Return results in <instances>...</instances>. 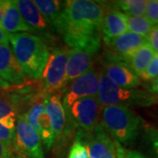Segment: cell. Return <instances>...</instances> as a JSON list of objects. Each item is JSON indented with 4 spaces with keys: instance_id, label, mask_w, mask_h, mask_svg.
I'll list each match as a JSON object with an SVG mask.
<instances>
[{
    "instance_id": "1",
    "label": "cell",
    "mask_w": 158,
    "mask_h": 158,
    "mask_svg": "<svg viewBox=\"0 0 158 158\" xmlns=\"http://www.w3.org/2000/svg\"><path fill=\"white\" fill-rule=\"evenodd\" d=\"M104 15L105 8L98 2L66 1L53 27L71 49L85 51L95 56L101 47Z\"/></svg>"
},
{
    "instance_id": "2",
    "label": "cell",
    "mask_w": 158,
    "mask_h": 158,
    "mask_svg": "<svg viewBox=\"0 0 158 158\" xmlns=\"http://www.w3.org/2000/svg\"><path fill=\"white\" fill-rule=\"evenodd\" d=\"M11 49L25 76L40 78L49 51L43 40L29 33L9 34Z\"/></svg>"
},
{
    "instance_id": "3",
    "label": "cell",
    "mask_w": 158,
    "mask_h": 158,
    "mask_svg": "<svg viewBox=\"0 0 158 158\" xmlns=\"http://www.w3.org/2000/svg\"><path fill=\"white\" fill-rule=\"evenodd\" d=\"M142 120L129 107L113 106L103 107L102 127L118 144L128 145L138 137Z\"/></svg>"
},
{
    "instance_id": "4",
    "label": "cell",
    "mask_w": 158,
    "mask_h": 158,
    "mask_svg": "<svg viewBox=\"0 0 158 158\" xmlns=\"http://www.w3.org/2000/svg\"><path fill=\"white\" fill-rule=\"evenodd\" d=\"M97 98L101 107L149 106L157 102V98L147 91L139 89L123 88L115 85L102 70L99 72V85Z\"/></svg>"
},
{
    "instance_id": "5",
    "label": "cell",
    "mask_w": 158,
    "mask_h": 158,
    "mask_svg": "<svg viewBox=\"0 0 158 158\" xmlns=\"http://www.w3.org/2000/svg\"><path fill=\"white\" fill-rule=\"evenodd\" d=\"M69 49L57 48L49 54L40 80L43 92L47 96L56 94L63 90L67 71V62Z\"/></svg>"
},
{
    "instance_id": "6",
    "label": "cell",
    "mask_w": 158,
    "mask_h": 158,
    "mask_svg": "<svg viewBox=\"0 0 158 158\" xmlns=\"http://www.w3.org/2000/svg\"><path fill=\"white\" fill-rule=\"evenodd\" d=\"M100 107L97 96L80 98L65 109L68 122L75 123L85 133H90L98 124Z\"/></svg>"
},
{
    "instance_id": "7",
    "label": "cell",
    "mask_w": 158,
    "mask_h": 158,
    "mask_svg": "<svg viewBox=\"0 0 158 158\" xmlns=\"http://www.w3.org/2000/svg\"><path fill=\"white\" fill-rule=\"evenodd\" d=\"M12 149L27 158H45L39 134L27 122L22 114L17 116L15 141Z\"/></svg>"
},
{
    "instance_id": "8",
    "label": "cell",
    "mask_w": 158,
    "mask_h": 158,
    "mask_svg": "<svg viewBox=\"0 0 158 158\" xmlns=\"http://www.w3.org/2000/svg\"><path fill=\"white\" fill-rule=\"evenodd\" d=\"M77 136L87 148L89 158H116L114 141L100 124L97 125L90 133L80 130Z\"/></svg>"
},
{
    "instance_id": "9",
    "label": "cell",
    "mask_w": 158,
    "mask_h": 158,
    "mask_svg": "<svg viewBox=\"0 0 158 158\" xmlns=\"http://www.w3.org/2000/svg\"><path fill=\"white\" fill-rule=\"evenodd\" d=\"M99 85V72L91 68L86 73L73 80L68 88L63 89L62 104L65 109L83 98L96 97Z\"/></svg>"
},
{
    "instance_id": "10",
    "label": "cell",
    "mask_w": 158,
    "mask_h": 158,
    "mask_svg": "<svg viewBox=\"0 0 158 158\" xmlns=\"http://www.w3.org/2000/svg\"><path fill=\"white\" fill-rule=\"evenodd\" d=\"M101 70L115 85L123 88L135 89L141 84L137 74L127 62L110 55L106 56Z\"/></svg>"
},
{
    "instance_id": "11",
    "label": "cell",
    "mask_w": 158,
    "mask_h": 158,
    "mask_svg": "<svg viewBox=\"0 0 158 158\" xmlns=\"http://www.w3.org/2000/svg\"><path fill=\"white\" fill-rule=\"evenodd\" d=\"M26 76L19 67L12 54L9 44L0 45V85L3 87L9 85H21Z\"/></svg>"
},
{
    "instance_id": "12",
    "label": "cell",
    "mask_w": 158,
    "mask_h": 158,
    "mask_svg": "<svg viewBox=\"0 0 158 158\" xmlns=\"http://www.w3.org/2000/svg\"><path fill=\"white\" fill-rule=\"evenodd\" d=\"M147 42L146 37L131 32H127L110 40L106 43V45L111 51V53L108 55L127 62L131 56Z\"/></svg>"
},
{
    "instance_id": "13",
    "label": "cell",
    "mask_w": 158,
    "mask_h": 158,
    "mask_svg": "<svg viewBox=\"0 0 158 158\" xmlns=\"http://www.w3.org/2000/svg\"><path fill=\"white\" fill-rule=\"evenodd\" d=\"M45 109L46 113L50 120L51 128L54 135V140L56 142L64 134L69 123L61 95L54 94L47 97Z\"/></svg>"
},
{
    "instance_id": "14",
    "label": "cell",
    "mask_w": 158,
    "mask_h": 158,
    "mask_svg": "<svg viewBox=\"0 0 158 158\" xmlns=\"http://www.w3.org/2000/svg\"><path fill=\"white\" fill-rule=\"evenodd\" d=\"M102 35L105 43L127 32V16L116 9L105 10L101 27Z\"/></svg>"
},
{
    "instance_id": "15",
    "label": "cell",
    "mask_w": 158,
    "mask_h": 158,
    "mask_svg": "<svg viewBox=\"0 0 158 158\" xmlns=\"http://www.w3.org/2000/svg\"><path fill=\"white\" fill-rule=\"evenodd\" d=\"M4 7V17L1 24V27L8 34L18 33H29L34 30L24 21L19 11L18 10L15 1L6 0L2 1Z\"/></svg>"
},
{
    "instance_id": "16",
    "label": "cell",
    "mask_w": 158,
    "mask_h": 158,
    "mask_svg": "<svg viewBox=\"0 0 158 158\" xmlns=\"http://www.w3.org/2000/svg\"><path fill=\"white\" fill-rule=\"evenodd\" d=\"M92 55L78 49H70L69 53L65 85L73 81L92 68Z\"/></svg>"
},
{
    "instance_id": "17",
    "label": "cell",
    "mask_w": 158,
    "mask_h": 158,
    "mask_svg": "<svg viewBox=\"0 0 158 158\" xmlns=\"http://www.w3.org/2000/svg\"><path fill=\"white\" fill-rule=\"evenodd\" d=\"M15 4L24 21L34 30V32L47 28L48 23L34 5V1L17 0L15 1Z\"/></svg>"
},
{
    "instance_id": "18",
    "label": "cell",
    "mask_w": 158,
    "mask_h": 158,
    "mask_svg": "<svg viewBox=\"0 0 158 158\" xmlns=\"http://www.w3.org/2000/svg\"><path fill=\"white\" fill-rule=\"evenodd\" d=\"M154 55L155 52L150 45L147 42L144 45L141 46V48H139L131 56L127 63L137 74V76L140 77L147 69L148 65L151 61Z\"/></svg>"
},
{
    "instance_id": "19",
    "label": "cell",
    "mask_w": 158,
    "mask_h": 158,
    "mask_svg": "<svg viewBox=\"0 0 158 158\" xmlns=\"http://www.w3.org/2000/svg\"><path fill=\"white\" fill-rule=\"evenodd\" d=\"M18 115L19 110L12 97L0 96V124L8 129H15Z\"/></svg>"
},
{
    "instance_id": "20",
    "label": "cell",
    "mask_w": 158,
    "mask_h": 158,
    "mask_svg": "<svg viewBox=\"0 0 158 158\" xmlns=\"http://www.w3.org/2000/svg\"><path fill=\"white\" fill-rule=\"evenodd\" d=\"M148 1L146 0H121L113 2V7L121 11L128 17H140L145 14Z\"/></svg>"
},
{
    "instance_id": "21",
    "label": "cell",
    "mask_w": 158,
    "mask_h": 158,
    "mask_svg": "<svg viewBox=\"0 0 158 158\" xmlns=\"http://www.w3.org/2000/svg\"><path fill=\"white\" fill-rule=\"evenodd\" d=\"M34 3L47 23L52 25L58 17L63 5L62 2L56 0H34Z\"/></svg>"
},
{
    "instance_id": "22",
    "label": "cell",
    "mask_w": 158,
    "mask_h": 158,
    "mask_svg": "<svg viewBox=\"0 0 158 158\" xmlns=\"http://www.w3.org/2000/svg\"><path fill=\"white\" fill-rule=\"evenodd\" d=\"M127 30L134 34L147 37L151 31L154 24L150 22L145 16L140 17H128L127 16Z\"/></svg>"
},
{
    "instance_id": "23",
    "label": "cell",
    "mask_w": 158,
    "mask_h": 158,
    "mask_svg": "<svg viewBox=\"0 0 158 158\" xmlns=\"http://www.w3.org/2000/svg\"><path fill=\"white\" fill-rule=\"evenodd\" d=\"M68 158H89L87 148L77 135L69 149Z\"/></svg>"
},
{
    "instance_id": "24",
    "label": "cell",
    "mask_w": 158,
    "mask_h": 158,
    "mask_svg": "<svg viewBox=\"0 0 158 158\" xmlns=\"http://www.w3.org/2000/svg\"><path fill=\"white\" fill-rule=\"evenodd\" d=\"M141 78L144 81H153L158 77V54L154 55L150 62L148 63L145 71L141 74Z\"/></svg>"
},
{
    "instance_id": "25",
    "label": "cell",
    "mask_w": 158,
    "mask_h": 158,
    "mask_svg": "<svg viewBox=\"0 0 158 158\" xmlns=\"http://www.w3.org/2000/svg\"><path fill=\"white\" fill-rule=\"evenodd\" d=\"M114 143L116 148V158H147L138 151L127 149L115 141Z\"/></svg>"
},
{
    "instance_id": "26",
    "label": "cell",
    "mask_w": 158,
    "mask_h": 158,
    "mask_svg": "<svg viewBox=\"0 0 158 158\" xmlns=\"http://www.w3.org/2000/svg\"><path fill=\"white\" fill-rule=\"evenodd\" d=\"M145 14L148 19L152 23L156 24L158 20V1L157 0H150L148 1L147 8Z\"/></svg>"
},
{
    "instance_id": "27",
    "label": "cell",
    "mask_w": 158,
    "mask_h": 158,
    "mask_svg": "<svg viewBox=\"0 0 158 158\" xmlns=\"http://www.w3.org/2000/svg\"><path fill=\"white\" fill-rule=\"evenodd\" d=\"M15 141V129H8L4 127L3 126L0 127V141L5 143L8 147L12 149L13 144Z\"/></svg>"
},
{
    "instance_id": "28",
    "label": "cell",
    "mask_w": 158,
    "mask_h": 158,
    "mask_svg": "<svg viewBox=\"0 0 158 158\" xmlns=\"http://www.w3.org/2000/svg\"><path fill=\"white\" fill-rule=\"evenodd\" d=\"M145 137L155 153V155L158 158V129L152 128V127L148 128L146 129Z\"/></svg>"
},
{
    "instance_id": "29",
    "label": "cell",
    "mask_w": 158,
    "mask_h": 158,
    "mask_svg": "<svg viewBox=\"0 0 158 158\" xmlns=\"http://www.w3.org/2000/svg\"><path fill=\"white\" fill-rule=\"evenodd\" d=\"M148 43L152 48L156 54H158V26H154L146 37Z\"/></svg>"
},
{
    "instance_id": "30",
    "label": "cell",
    "mask_w": 158,
    "mask_h": 158,
    "mask_svg": "<svg viewBox=\"0 0 158 158\" xmlns=\"http://www.w3.org/2000/svg\"><path fill=\"white\" fill-rule=\"evenodd\" d=\"M13 156L12 149L0 141V158H11Z\"/></svg>"
},
{
    "instance_id": "31",
    "label": "cell",
    "mask_w": 158,
    "mask_h": 158,
    "mask_svg": "<svg viewBox=\"0 0 158 158\" xmlns=\"http://www.w3.org/2000/svg\"><path fill=\"white\" fill-rule=\"evenodd\" d=\"M2 44H9V34L0 27V45Z\"/></svg>"
},
{
    "instance_id": "32",
    "label": "cell",
    "mask_w": 158,
    "mask_h": 158,
    "mask_svg": "<svg viewBox=\"0 0 158 158\" xmlns=\"http://www.w3.org/2000/svg\"><path fill=\"white\" fill-rule=\"evenodd\" d=\"M151 91L158 93V77L153 80L152 85H151Z\"/></svg>"
},
{
    "instance_id": "33",
    "label": "cell",
    "mask_w": 158,
    "mask_h": 158,
    "mask_svg": "<svg viewBox=\"0 0 158 158\" xmlns=\"http://www.w3.org/2000/svg\"><path fill=\"white\" fill-rule=\"evenodd\" d=\"M3 17H4V7H3L2 1H0V27H1V24H2Z\"/></svg>"
},
{
    "instance_id": "34",
    "label": "cell",
    "mask_w": 158,
    "mask_h": 158,
    "mask_svg": "<svg viewBox=\"0 0 158 158\" xmlns=\"http://www.w3.org/2000/svg\"><path fill=\"white\" fill-rule=\"evenodd\" d=\"M11 158H22V157H20V156H18V157H15V156H12Z\"/></svg>"
},
{
    "instance_id": "35",
    "label": "cell",
    "mask_w": 158,
    "mask_h": 158,
    "mask_svg": "<svg viewBox=\"0 0 158 158\" xmlns=\"http://www.w3.org/2000/svg\"><path fill=\"white\" fill-rule=\"evenodd\" d=\"M156 24H157V26H158V20H157V22H156Z\"/></svg>"
},
{
    "instance_id": "36",
    "label": "cell",
    "mask_w": 158,
    "mask_h": 158,
    "mask_svg": "<svg viewBox=\"0 0 158 158\" xmlns=\"http://www.w3.org/2000/svg\"><path fill=\"white\" fill-rule=\"evenodd\" d=\"M0 87H2V85H0Z\"/></svg>"
},
{
    "instance_id": "37",
    "label": "cell",
    "mask_w": 158,
    "mask_h": 158,
    "mask_svg": "<svg viewBox=\"0 0 158 158\" xmlns=\"http://www.w3.org/2000/svg\"><path fill=\"white\" fill-rule=\"evenodd\" d=\"M1 126H2V125H1V124H0V127H1Z\"/></svg>"
}]
</instances>
